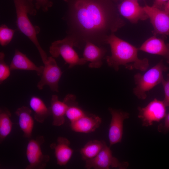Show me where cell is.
Instances as JSON below:
<instances>
[{
  "mask_svg": "<svg viewBox=\"0 0 169 169\" xmlns=\"http://www.w3.org/2000/svg\"><path fill=\"white\" fill-rule=\"evenodd\" d=\"M68 9L63 19L67 35L80 47L86 41L105 44L107 37L124 26L114 0H64Z\"/></svg>",
  "mask_w": 169,
  "mask_h": 169,
  "instance_id": "cell-1",
  "label": "cell"
},
{
  "mask_svg": "<svg viewBox=\"0 0 169 169\" xmlns=\"http://www.w3.org/2000/svg\"><path fill=\"white\" fill-rule=\"evenodd\" d=\"M105 44L110 45L111 51V55L105 57L107 63L116 71L119 70L120 65L129 70L142 71L148 68V59L146 58L140 59L138 57V48L119 38L114 33L107 37Z\"/></svg>",
  "mask_w": 169,
  "mask_h": 169,
  "instance_id": "cell-2",
  "label": "cell"
},
{
  "mask_svg": "<svg viewBox=\"0 0 169 169\" xmlns=\"http://www.w3.org/2000/svg\"><path fill=\"white\" fill-rule=\"evenodd\" d=\"M16 10V25L18 30L27 36L37 48L42 60L44 64L48 57L45 51L39 43L37 37L40 31L39 27L34 26L28 15L33 16L37 14V9L33 0H13Z\"/></svg>",
  "mask_w": 169,
  "mask_h": 169,
  "instance_id": "cell-3",
  "label": "cell"
},
{
  "mask_svg": "<svg viewBox=\"0 0 169 169\" xmlns=\"http://www.w3.org/2000/svg\"><path fill=\"white\" fill-rule=\"evenodd\" d=\"M169 69L161 59L144 74H136L134 77L136 87L133 89L134 95L138 98L144 100L147 97L146 93L161 83L164 79L163 73Z\"/></svg>",
  "mask_w": 169,
  "mask_h": 169,
  "instance_id": "cell-4",
  "label": "cell"
},
{
  "mask_svg": "<svg viewBox=\"0 0 169 169\" xmlns=\"http://www.w3.org/2000/svg\"><path fill=\"white\" fill-rule=\"evenodd\" d=\"M76 46L74 41L67 37L62 40L53 42L49 48V52L52 57L57 58L61 55L69 68L76 65H82L87 62L83 58H80L73 49Z\"/></svg>",
  "mask_w": 169,
  "mask_h": 169,
  "instance_id": "cell-5",
  "label": "cell"
},
{
  "mask_svg": "<svg viewBox=\"0 0 169 169\" xmlns=\"http://www.w3.org/2000/svg\"><path fill=\"white\" fill-rule=\"evenodd\" d=\"M44 137L38 136L35 139H30L28 142L26 155L29 164L26 169H44L50 160L48 155L43 154L41 146L44 142Z\"/></svg>",
  "mask_w": 169,
  "mask_h": 169,
  "instance_id": "cell-6",
  "label": "cell"
},
{
  "mask_svg": "<svg viewBox=\"0 0 169 169\" xmlns=\"http://www.w3.org/2000/svg\"><path fill=\"white\" fill-rule=\"evenodd\" d=\"M85 161V167L88 169H108L110 167L125 169L129 165L128 162H120L113 156L110 147L106 143L95 157Z\"/></svg>",
  "mask_w": 169,
  "mask_h": 169,
  "instance_id": "cell-7",
  "label": "cell"
},
{
  "mask_svg": "<svg viewBox=\"0 0 169 169\" xmlns=\"http://www.w3.org/2000/svg\"><path fill=\"white\" fill-rule=\"evenodd\" d=\"M44 65L41 79L37 84V87L42 90L44 86L47 85L52 91L58 92L59 82L62 72L52 56L48 57Z\"/></svg>",
  "mask_w": 169,
  "mask_h": 169,
  "instance_id": "cell-8",
  "label": "cell"
},
{
  "mask_svg": "<svg viewBox=\"0 0 169 169\" xmlns=\"http://www.w3.org/2000/svg\"><path fill=\"white\" fill-rule=\"evenodd\" d=\"M166 106L163 101L155 98L144 107H138V117L143 126L152 125L154 122H158L166 116Z\"/></svg>",
  "mask_w": 169,
  "mask_h": 169,
  "instance_id": "cell-9",
  "label": "cell"
},
{
  "mask_svg": "<svg viewBox=\"0 0 169 169\" xmlns=\"http://www.w3.org/2000/svg\"><path fill=\"white\" fill-rule=\"evenodd\" d=\"M143 8L153 26L154 35H169V13L152 6L146 5Z\"/></svg>",
  "mask_w": 169,
  "mask_h": 169,
  "instance_id": "cell-10",
  "label": "cell"
},
{
  "mask_svg": "<svg viewBox=\"0 0 169 169\" xmlns=\"http://www.w3.org/2000/svg\"><path fill=\"white\" fill-rule=\"evenodd\" d=\"M111 115L108 138L110 146L121 142L123 135V123L125 120L128 118L129 114L121 110L109 108Z\"/></svg>",
  "mask_w": 169,
  "mask_h": 169,
  "instance_id": "cell-11",
  "label": "cell"
},
{
  "mask_svg": "<svg viewBox=\"0 0 169 169\" xmlns=\"http://www.w3.org/2000/svg\"><path fill=\"white\" fill-rule=\"evenodd\" d=\"M117 9L121 15L132 23L149 18L143 7L141 6L137 0H124L118 5Z\"/></svg>",
  "mask_w": 169,
  "mask_h": 169,
  "instance_id": "cell-12",
  "label": "cell"
},
{
  "mask_svg": "<svg viewBox=\"0 0 169 169\" xmlns=\"http://www.w3.org/2000/svg\"><path fill=\"white\" fill-rule=\"evenodd\" d=\"M138 49L151 54L161 56L169 64V44L166 43L163 39L156 38L155 35L146 40Z\"/></svg>",
  "mask_w": 169,
  "mask_h": 169,
  "instance_id": "cell-13",
  "label": "cell"
},
{
  "mask_svg": "<svg viewBox=\"0 0 169 169\" xmlns=\"http://www.w3.org/2000/svg\"><path fill=\"white\" fill-rule=\"evenodd\" d=\"M85 45L83 58L90 62L89 67L92 68L101 67L107 51L106 49L88 41L86 42Z\"/></svg>",
  "mask_w": 169,
  "mask_h": 169,
  "instance_id": "cell-14",
  "label": "cell"
},
{
  "mask_svg": "<svg viewBox=\"0 0 169 169\" xmlns=\"http://www.w3.org/2000/svg\"><path fill=\"white\" fill-rule=\"evenodd\" d=\"M101 118L92 114H86L77 120L70 123V127L74 131L88 133L95 131L101 123Z\"/></svg>",
  "mask_w": 169,
  "mask_h": 169,
  "instance_id": "cell-15",
  "label": "cell"
},
{
  "mask_svg": "<svg viewBox=\"0 0 169 169\" xmlns=\"http://www.w3.org/2000/svg\"><path fill=\"white\" fill-rule=\"evenodd\" d=\"M70 142L67 138L58 137L56 142L52 143L50 147L54 149L57 164L60 166L65 165L71 158L73 150L70 147Z\"/></svg>",
  "mask_w": 169,
  "mask_h": 169,
  "instance_id": "cell-16",
  "label": "cell"
},
{
  "mask_svg": "<svg viewBox=\"0 0 169 169\" xmlns=\"http://www.w3.org/2000/svg\"><path fill=\"white\" fill-rule=\"evenodd\" d=\"M11 70H21L34 71L38 76H41L44 66H38L26 55L18 49H16L10 65Z\"/></svg>",
  "mask_w": 169,
  "mask_h": 169,
  "instance_id": "cell-17",
  "label": "cell"
},
{
  "mask_svg": "<svg viewBox=\"0 0 169 169\" xmlns=\"http://www.w3.org/2000/svg\"><path fill=\"white\" fill-rule=\"evenodd\" d=\"M32 111L26 106L18 108L15 112L18 119L19 127L23 133V137L30 139L32 136L34 122L31 115Z\"/></svg>",
  "mask_w": 169,
  "mask_h": 169,
  "instance_id": "cell-18",
  "label": "cell"
},
{
  "mask_svg": "<svg viewBox=\"0 0 169 169\" xmlns=\"http://www.w3.org/2000/svg\"><path fill=\"white\" fill-rule=\"evenodd\" d=\"M50 107L53 119L52 125L57 126L63 125L65 122L67 104L64 100H59L57 95H53L51 98Z\"/></svg>",
  "mask_w": 169,
  "mask_h": 169,
  "instance_id": "cell-19",
  "label": "cell"
},
{
  "mask_svg": "<svg viewBox=\"0 0 169 169\" xmlns=\"http://www.w3.org/2000/svg\"><path fill=\"white\" fill-rule=\"evenodd\" d=\"M29 103L31 108L34 112V119L38 122L43 123L47 118L51 115L50 107H48L40 98L32 96Z\"/></svg>",
  "mask_w": 169,
  "mask_h": 169,
  "instance_id": "cell-20",
  "label": "cell"
},
{
  "mask_svg": "<svg viewBox=\"0 0 169 169\" xmlns=\"http://www.w3.org/2000/svg\"><path fill=\"white\" fill-rule=\"evenodd\" d=\"M76 96L73 95L69 94L64 97L63 100L67 105L65 116L70 123L78 120L85 113L78 105L76 101Z\"/></svg>",
  "mask_w": 169,
  "mask_h": 169,
  "instance_id": "cell-21",
  "label": "cell"
},
{
  "mask_svg": "<svg viewBox=\"0 0 169 169\" xmlns=\"http://www.w3.org/2000/svg\"><path fill=\"white\" fill-rule=\"evenodd\" d=\"M105 143L104 141L98 140H91L87 142L80 150L83 160L85 161L95 157Z\"/></svg>",
  "mask_w": 169,
  "mask_h": 169,
  "instance_id": "cell-22",
  "label": "cell"
},
{
  "mask_svg": "<svg viewBox=\"0 0 169 169\" xmlns=\"http://www.w3.org/2000/svg\"><path fill=\"white\" fill-rule=\"evenodd\" d=\"M11 114L7 108L0 110V143H1L11 132L13 123L11 119Z\"/></svg>",
  "mask_w": 169,
  "mask_h": 169,
  "instance_id": "cell-23",
  "label": "cell"
},
{
  "mask_svg": "<svg viewBox=\"0 0 169 169\" xmlns=\"http://www.w3.org/2000/svg\"><path fill=\"white\" fill-rule=\"evenodd\" d=\"M15 32L6 25L2 24L0 27V45L3 46L8 45L12 40Z\"/></svg>",
  "mask_w": 169,
  "mask_h": 169,
  "instance_id": "cell-24",
  "label": "cell"
},
{
  "mask_svg": "<svg viewBox=\"0 0 169 169\" xmlns=\"http://www.w3.org/2000/svg\"><path fill=\"white\" fill-rule=\"evenodd\" d=\"M5 54L4 53H0V84H1L3 81L10 76V69L4 61Z\"/></svg>",
  "mask_w": 169,
  "mask_h": 169,
  "instance_id": "cell-25",
  "label": "cell"
},
{
  "mask_svg": "<svg viewBox=\"0 0 169 169\" xmlns=\"http://www.w3.org/2000/svg\"><path fill=\"white\" fill-rule=\"evenodd\" d=\"M35 5L37 10L41 9L43 12H46L53 4L49 0H35Z\"/></svg>",
  "mask_w": 169,
  "mask_h": 169,
  "instance_id": "cell-26",
  "label": "cell"
},
{
  "mask_svg": "<svg viewBox=\"0 0 169 169\" xmlns=\"http://www.w3.org/2000/svg\"><path fill=\"white\" fill-rule=\"evenodd\" d=\"M161 83L165 94V97L163 101L166 107L169 106V73L167 74L166 80L164 79Z\"/></svg>",
  "mask_w": 169,
  "mask_h": 169,
  "instance_id": "cell-27",
  "label": "cell"
},
{
  "mask_svg": "<svg viewBox=\"0 0 169 169\" xmlns=\"http://www.w3.org/2000/svg\"><path fill=\"white\" fill-rule=\"evenodd\" d=\"M158 130L161 132L166 133L169 131V112L165 116L164 124L160 125Z\"/></svg>",
  "mask_w": 169,
  "mask_h": 169,
  "instance_id": "cell-28",
  "label": "cell"
},
{
  "mask_svg": "<svg viewBox=\"0 0 169 169\" xmlns=\"http://www.w3.org/2000/svg\"><path fill=\"white\" fill-rule=\"evenodd\" d=\"M169 0H155L152 6L163 10L164 6Z\"/></svg>",
  "mask_w": 169,
  "mask_h": 169,
  "instance_id": "cell-29",
  "label": "cell"
},
{
  "mask_svg": "<svg viewBox=\"0 0 169 169\" xmlns=\"http://www.w3.org/2000/svg\"><path fill=\"white\" fill-rule=\"evenodd\" d=\"M163 10L167 13H169V0L165 5L163 8Z\"/></svg>",
  "mask_w": 169,
  "mask_h": 169,
  "instance_id": "cell-30",
  "label": "cell"
},
{
  "mask_svg": "<svg viewBox=\"0 0 169 169\" xmlns=\"http://www.w3.org/2000/svg\"><path fill=\"white\" fill-rule=\"evenodd\" d=\"M135 0L138 1V0Z\"/></svg>",
  "mask_w": 169,
  "mask_h": 169,
  "instance_id": "cell-31",
  "label": "cell"
}]
</instances>
